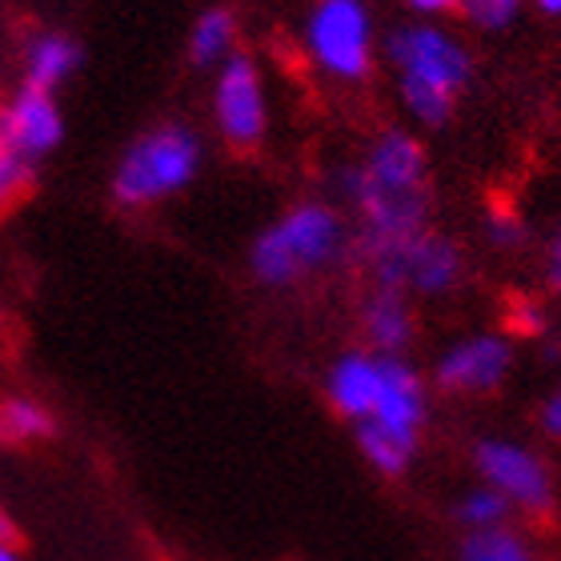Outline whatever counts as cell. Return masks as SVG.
I'll return each instance as SVG.
<instances>
[{
	"instance_id": "obj_26",
	"label": "cell",
	"mask_w": 561,
	"mask_h": 561,
	"mask_svg": "<svg viewBox=\"0 0 561 561\" xmlns=\"http://www.w3.org/2000/svg\"><path fill=\"white\" fill-rule=\"evenodd\" d=\"M410 9H417V12H449V9H457V0H405Z\"/></svg>"
},
{
	"instance_id": "obj_28",
	"label": "cell",
	"mask_w": 561,
	"mask_h": 561,
	"mask_svg": "<svg viewBox=\"0 0 561 561\" xmlns=\"http://www.w3.org/2000/svg\"><path fill=\"white\" fill-rule=\"evenodd\" d=\"M534 4H538L546 16H561V0H534Z\"/></svg>"
},
{
	"instance_id": "obj_2",
	"label": "cell",
	"mask_w": 561,
	"mask_h": 561,
	"mask_svg": "<svg viewBox=\"0 0 561 561\" xmlns=\"http://www.w3.org/2000/svg\"><path fill=\"white\" fill-rule=\"evenodd\" d=\"M389 60L398 69L401 101L421 125H445L457 93L469 81V53L433 24H410L389 36Z\"/></svg>"
},
{
	"instance_id": "obj_16",
	"label": "cell",
	"mask_w": 561,
	"mask_h": 561,
	"mask_svg": "<svg viewBox=\"0 0 561 561\" xmlns=\"http://www.w3.org/2000/svg\"><path fill=\"white\" fill-rule=\"evenodd\" d=\"M57 433L53 413L33 398H0V445H36Z\"/></svg>"
},
{
	"instance_id": "obj_5",
	"label": "cell",
	"mask_w": 561,
	"mask_h": 561,
	"mask_svg": "<svg viewBox=\"0 0 561 561\" xmlns=\"http://www.w3.org/2000/svg\"><path fill=\"white\" fill-rule=\"evenodd\" d=\"M377 285L386 289H410V293H449L461 277V249L442 233L398 237V241H374V245H357Z\"/></svg>"
},
{
	"instance_id": "obj_24",
	"label": "cell",
	"mask_w": 561,
	"mask_h": 561,
	"mask_svg": "<svg viewBox=\"0 0 561 561\" xmlns=\"http://www.w3.org/2000/svg\"><path fill=\"white\" fill-rule=\"evenodd\" d=\"M546 273H550V285L561 293V233L553 237V245H550V261H546Z\"/></svg>"
},
{
	"instance_id": "obj_9",
	"label": "cell",
	"mask_w": 561,
	"mask_h": 561,
	"mask_svg": "<svg viewBox=\"0 0 561 561\" xmlns=\"http://www.w3.org/2000/svg\"><path fill=\"white\" fill-rule=\"evenodd\" d=\"M510 365H514V350L502 337L478 333V337L457 341L454 350L445 353L433 369V381L445 393H490L505 381Z\"/></svg>"
},
{
	"instance_id": "obj_11",
	"label": "cell",
	"mask_w": 561,
	"mask_h": 561,
	"mask_svg": "<svg viewBox=\"0 0 561 561\" xmlns=\"http://www.w3.org/2000/svg\"><path fill=\"white\" fill-rule=\"evenodd\" d=\"M381 386H386V374H381V353H345L333 369H329L325 393L329 405L350 421H369L377 413V401H381Z\"/></svg>"
},
{
	"instance_id": "obj_1",
	"label": "cell",
	"mask_w": 561,
	"mask_h": 561,
	"mask_svg": "<svg viewBox=\"0 0 561 561\" xmlns=\"http://www.w3.org/2000/svg\"><path fill=\"white\" fill-rule=\"evenodd\" d=\"M341 188L362 213L357 245L398 241L425 229L430 217V169L421 140L401 129H389L369 145L362 164L345 169Z\"/></svg>"
},
{
	"instance_id": "obj_19",
	"label": "cell",
	"mask_w": 561,
	"mask_h": 561,
	"mask_svg": "<svg viewBox=\"0 0 561 561\" xmlns=\"http://www.w3.org/2000/svg\"><path fill=\"white\" fill-rule=\"evenodd\" d=\"M514 505L505 502L502 493L490 490V485H478V490H469L461 502H457V522L469 529H493V526H505V517H510Z\"/></svg>"
},
{
	"instance_id": "obj_15",
	"label": "cell",
	"mask_w": 561,
	"mask_h": 561,
	"mask_svg": "<svg viewBox=\"0 0 561 561\" xmlns=\"http://www.w3.org/2000/svg\"><path fill=\"white\" fill-rule=\"evenodd\" d=\"M233 36H237V16L229 9H209L201 12L197 24H193V36H188V60L197 69H213L217 60L233 57Z\"/></svg>"
},
{
	"instance_id": "obj_27",
	"label": "cell",
	"mask_w": 561,
	"mask_h": 561,
	"mask_svg": "<svg viewBox=\"0 0 561 561\" xmlns=\"http://www.w3.org/2000/svg\"><path fill=\"white\" fill-rule=\"evenodd\" d=\"M0 561H24L21 558V546H9V541H0Z\"/></svg>"
},
{
	"instance_id": "obj_12",
	"label": "cell",
	"mask_w": 561,
	"mask_h": 561,
	"mask_svg": "<svg viewBox=\"0 0 561 561\" xmlns=\"http://www.w3.org/2000/svg\"><path fill=\"white\" fill-rule=\"evenodd\" d=\"M381 374H386V386H381V401H377V413L369 421L405 437V442H417L421 425H425V386H421V377L401 357H381Z\"/></svg>"
},
{
	"instance_id": "obj_13",
	"label": "cell",
	"mask_w": 561,
	"mask_h": 561,
	"mask_svg": "<svg viewBox=\"0 0 561 561\" xmlns=\"http://www.w3.org/2000/svg\"><path fill=\"white\" fill-rule=\"evenodd\" d=\"M365 337L381 357H398L413 341V317L410 301L401 289H386L377 285L374 297L365 301Z\"/></svg>"
},
{
	"instance_id": "obj_18",
	"label": "cell",
	"mask_w": 561,
	"mask_h": 561,
	"mask_svg": "<svg viewBox=\"0 0 561 561\" xmlns=\"http://www.w3.org/2000/svg\"><path fill=\"white\" fill-rule=\"evenodd\" d=\"M461 561H538L529 541L510 526L469 529L461 541Z\"/></svg>"
},
{
	"instance_id": "obj_22",
	"label": "cell",
	"mask_w": 561,
	"mask_h": 561,
	"mask_svg": "<svg viewBox=\"0 0 561 561\" xmlns=\"http://www.w3.org/2000/svg\"><path fill=\"white\" fill-rule=\"evenodd\" d=\"M490 237L497 241V245H522V241H526V233H522V221H514V217H493Z\"/></svg>"
},
{
	"instance_id": "obj_8",
	"label": "cell",
	"mask_w": 561,
	"mask_h": 561,
	"mask_svg": "<svg viewBox=\"0 0 561 561\" xmlns=\"http://www.w3.org/2000/svg\"><path fill=\"white\" fill-rule=\"evenodd\" d=\"M478 473L490 490H497L514 510L541 517L553 510V473L538 454L517 442H481L473 449Z\"/></svg>"
},
{
	"instance_id": "obj_6",
	"label": "cell",
	"mask_w": 561,
	"mask_h": 561,
	"mask_svg": "<svg viewBox=\"0 0 561 561\" xmlns=\"http://www.w3.org/2000/svg\"><path fill=\"white\" fill-rule=\"evenodd\" d=\"M309 53L337 81H362L374 65L369 12L362 0H317L309 12Z\"/></svg>"
},
{
	"instance_id": "obj_3",
	"label": "cell",
	"mask_w": 561,
	"mask_h": 561,
	"mask_svg": "<svg viewBox=\"0 0 561 561\" xmlns=\"http://www.w3.org/2000/svg\"><path fill=\"white\" fill-rule=\"evenodd\" d=\"M341 245H345V229L337 209H329L321 201H305L253 241L249 265L265 285H293L305 273L325 270L341 253Z\"/></svg>"
},
{
	"instance_id": "obj_20",
	"label": "cell",
	"mask_w": 561,
	"mask_h": 561,
	"mask_svg": "<svg viewBox=\"0 0 561 561\" xmlns=\"http://www.w3.org/2000/svg\"><path fill=\"white\" fill-rule=\"evenodd\" d=\"M457 9L466 21H473L485 33H497L505 24H514V16L522 12V0H457Z\"/></svg>"
},
{
	"instance_id": "obj_23",
	"label": "cell",
	"mask_w": 561,
	"mask_h": 561,
	"mask_svg": "<svg viewBox=\"0 0 561 561\" xmlns=\"http://www.w3.org/2000/svg\"><path fill=\"white\" fill-rule=\"evenodd\" d=\"M541 425H546V433H550V437H558V442H561V389L553 393L550 401H546V410H541Z\"/></svg>"
},
{
	"instance_id": "obj_17",
	"label": "cell",
	"mask_w": 561,
	"mask_h": 561,
	"mask_svg": "<svg viewBox=\"0 0 561 561\" xmlns=\"http://www.w3.org/2000/svg\"><path fill=\"white\" fill-rule=\"evenodd\" d=\"M357 449H362L365 461H369L377 473L401 478V473L410 469L413 454H417V442H405V437L381 430L374 421H362V425H357Z\"/></svg>"
},
{
	"instance_id": "obj_21",
	"label": "cell",
	"mask_w": 561,
	"mask_h": 561,
	"mask_svg": "<svg viewBox=\"0 0 561 561\" xmlns=\"http://www.w3.org/2000/svg\"><path fill=\"white\" fill-rule=\"evenodd\" d=\"M24 185H28V164H24L21 157L4 145V140H0V201L16 197Z\"/></svg>"
},
{
	"instance_id": "obj_10",
	"label": "cell",
	"mask_w": 561,
	"mask_h": 561,
	"mask_svg": "<svg viewBox=\"0 0 561 561\" xmlns=\"http://www.w3.org/2000/svg\"><path fill=\"white\" fill-rule=\"evenodd\" d=\"M60 137H65V121H60V108L53 101V93H41V89L24 84L21 93L4 105V113H0V140L24 164L41 161L45 152L57 149Z\"/></svg>"
},
{
	"instance_id": "obj_7",
	"label": "cell",
	"mask_w": 561,
	"mask_h": 561,
	"mask_svg": "<svg viewBox=\"0 0 561 561\" xmlns=\"http://www.w3.org/2000/svg\"><path fill=\"white\" fill-rule=\"evenodd\" d=\"M213 117H217L221 137L229 140V149L253 152L265 140L270 113H265V84H261L253 57L233 53L221 65V72H217V96H213Z\"/></svg>"
},
{
	"instance_id": "obj_25",
	"label": "cell",
	"mask_w": 561,
	"mask_h": 561,
	"mask_svg": "<svg viewBox=\"0 0 561 561\" xmlns=\"http://www.w3.org/2000/svg\"><path fill=\"white\" fill-rule=\"evenodd\" d=\"M0 541H9V546H21V529H16V522L9 517V510L0 505Z\"/></svg>"
},
{
	"instance_id": "obj_14",
	"label": "cell",
	"mask_w": 561,
	"mask_h": 561,
	"mask_svg": "<svg viewBox=\"0 0 561 561\" xmlns=\"http://www.w3.org/2000/svg\"><path fill=\"white\" fill-rule=\"evenodd\" d=\"M81 65V45L65 33H41L24 48V84L53 93L57 84H65Z\"/></svg>"
},
{
	"instance_id": "obj_4",
	"label": "cell",
	"mask_w": 561,
	"mask_h": 561,
	"mask_svg": "<svg viewBox=\"0 0 561 561\" xmlns=\"http://www.w3.org/2000/svg\"><path fill=\"white\" fill-rule=\"evenodd\" d=\"M201 140L185 125H161L145 133L125 149L113 173V197L125 209H149L157 201L173 197L197 176Z\"/></svg>"
}]
</instances>
